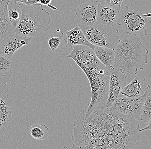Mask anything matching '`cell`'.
Here are the masks:
<instances>
[{
    "label": "cell",
    "instance_id": "1",
    "mask_svg": "<svg viewBox=\"0 0 151 149\" xmlns=\"http://www.w3.org/2000/svg\"><path fill=\"white\" fill-rule=\"evenodd\" d=\"M71 149H133L139 138V121L103 107L73 123Z\"/></svg>",
    "mask_w": 151,
    "mask_h": 149
},
{
    "label": "cell",
    "instance_id": "2",
    "mask_svg": "<svg viewBox=\"0 0 151 149\" xmlns=\"http://www.w3.org/2000/svg\"><path fill=\"white\" fill-rule=\"evenodd\" d=\"M68 58H72L85 73L89 81L91 99L85 106V115L88 116L95 110L103 108L108 97L111 68L103 65L98 59L94 50L87 46H73Z\"/></svg>",
    "mask_w": 151,
    "mask_h": 149
},
{
    "label": "cell",
    "instance_id": "3",
    "mask_svg": "<svg viewBox=\"0 0 151 149\" xmlns=\"http://www.w3.org/2000/svg\"><path fill=\"white\" fill-rule=\"evenodd\" d=\"M115 52L114 67L131 75H136L138 70H143L148 64L149 50L135 35L126 33L114 48Z\"/></svg>",
    "mask_w": 151,
    "mask_h": 149
},
{
    "label": "cell",
    "instance_id": "4",
    "mask_svg": "<svg viewBox=\"0 0 151 149\" xmlns=\"http://www.w3.org/2000/svg\"><path fill=\"white\" fill-rule=\"evenodd\" d=\"M19 3L22 14L15 34L27 37H37L50 29V13L40 4L28 5Z\"/></svg>",
    "mask_w": 151,
    "mask_h": 149
},
{
    "label": "cell",
    "instance_id": "5",
    "mask_svg": "<svg viewBox=\"0 0 151 149\" xmlns=\"http://www.w3.org/2000/svg\"><path fill=\"white\" fill-rule=\"evenodd\" d=\"M151 17L150 13L147 11L131 10L124 5L119 10L117 24L122 27L125 33L146 36V29L150 25Z\"/></svg>",
    "mask_w": 151,
    "mask_h": 149
},
{
    "label": "cell",
    "instance_id": "6",
    "mask_svg": "<svg viewBox=\"0 0 151 149\" xmlns=\"http://www.w3.org/2000/svg\"><path fill=\"white\" fill-rule=\"evenodd\" d=\"M88 41L94 46L114 49L120 41L116 26L96 22L91 26H79Z\"/></svg>",
    "mask_w": 151,
    "mask_h": 149
},
{
    "label": "cell",
    "instance_id": "7",
    "mask_svg": "<svg viewBox=\"0 0 151 149\" xmlns=\"http://www.w3.org/2000/svg\"><path fill=\"white\" fill-rule=\"evenodd\" d=\"M150 91L151 87L149 85L142 96L135 98L119 97L108 109L115 113L140 121L142 105Z\"/></svg>",
    "mask_w": 151,
    "mask_h": 149
},
{
    "label": "cell",
    "instance_id": "8",
    "mask_svg": "<svg viewBox=\"0 0 151 149\" xmlns=\"http://www.w3.org/2000/svg\"><path fill=\"white\" fill-rule=\"evenodd\" d=\"M111 68L107 99L104 107L108 109L119 96L122 89L127 83L126 73L114 67Z\"/></svg>",
    "mask_w": 151,
    "mask_h": 149
},
{
    "label": "cell",
    "instance_id": "9",
    "mask_svg": "<svg viewBox=\"0 0 151 149\" xmlns=\"http://www.w3.org/2000/svg\"><path fill=\"white\" fill-rule=\"evenodd\" d=\"M98 4L97 1L89 0L76 8L79 26H91L96 23Z\"/></svg>",
    "mask_w": 151,
    "mask_h": 149
},
{
    "label": "cell",
    "instance_id": "10",
    "mask_svg": "<svg viewBox=\"0 0 151 149\" xmlns=\"http://www.w3.org/2000/svg\"><path fill=\"white\" fill-rule=\"evenodd\" d=\"M12 101L4 90L0 91V138H3L8 131L12 119L14 110Z\"/></svg>",
    "mask_w": 151,
    "mask_h": 149
},
{
    "label": "cell",
    "instance_id": "11",
    "mask_svg": "<svg viewBox=\"0 0 151 149\" xmlns=\"http://www.w3.org/2000/svg\"><path fill=\"white\" fill-rule=\"evenodd\" d=\"M32 38L16 34L11 35L0 43V55L11 58L17 50L24 46L28 45Z\"/></svg>",
    "mask_w": 151,
    "mask_h": 149
},
{
    "label": "cell",
    "instance_id": "12",
    "mask_svg": "<svg viewBox=\"0 0 151 149\" xmlns=\"http://www.w3.org/2000/svg\"><path fill=\"white\" fill-rule=\"evenodd\" d=\"M134 79L122 89L119 97L135 98L142 96L147 89L148 84L142 74L137 73Z\"/></svg>",
    "mask_w": 151,
    "mask_h": 149
},
{
    "label": "cell",
    "instance_id": "13",
    "mask_svg": "<svg viewBox=\"0 0 151 149\" xmlns=\"http://www.w3.org/2000/svg\"><path fill=\"white\" fill-rule=\"evenodd\" d=\"M11 0H0V43L6 38L15 34L9 22L7 6Z\"/></svg>",
    "mask_w": 151,
    "mask_h": 149
},
{
    "label": "cell",
    "instance_id": "14",
    "mask_svg": "<svg viewBox=\"0 0 151 149\" xmlns=\"http://www.w3.org/2000/svg\"><path fill=\"white\" fill-rule=\"evenodd\" d=\"M118 13L119 10L98 3L96 22L115 27L117 24Z\"/></svg>",
    "mask_w": 151,
    "mask_h": 149
},
{
    "label": "cell",
    "instance_id": "15",
    "mask_svg": "<svg viewBox=\"0 0 151 149\" xmlns=\"http://www.w3.org/2000/svg\"><path fill=\"white\" fill-rule=\"evenodd\" d=\"M67 35V47L72 48L76 45H82L87 46L94 50L95 46L88 40L79 26L65 32Z\"/></svg>",
    "mask_w": 151,
    "mask_h": 149
},
{
    "label": "cell",
    "instance_id": "16",
    "mask_svg": "<svg viewBox=\"0 0 151 149\" xmlns=\"http://www.w3.org/2000/svg\"><path fill=\"white\" fill-rule=\"evenodd\" d=\"M47 42L51 52L61 53L68 48L67 40L64 37V33L59 30L48 35Z\"/></svg>",
    "mask_w": 151,
    "mask_h": 149
},
{
    "label": "cell",
    "instance_id": "17",
    "mask_svg": "<svg viewBox=\"0 0 151 149\" xmlns=\"http://www.w3.org/2000/svg\"><path fill=\"white\" fill-rule=\"evenodd\" d=\"M94 51L97 58L105 66L109 67L114 66L115 57L114 49L95 46Z\"/></svg>",
    "mask_w": 151,
    "mask_h": 149
},
{
    "label": "cell",
    "instance_id": "18",
    "mask_svg": "<svg viewBox=\"0 0 151 149\" xmlns=\"http://www.w3.org/2000/svg\"><path fill=\"white\" fill-rule=\"evenodd\" d=\"M9 22L14 29L17 27L21 17L22 11L19 3L11 2L7 6Z\"/></svg>",
    "mask_w": 151,
    "mask_h": 149
},
{
    "label": "cell",
    "instance_id": "19",
    "mask_svg": "<svg viewBox=\"0 0 151 149\" xmlns=\"http://www.w3.org/2000/svg\"><path fill=\"white\" fill-rule=\"evenodd\" d=\"M30 133L33 138L37 140H45L49 135V129L45 125L33 124L30 129Z\"/></svg>",
    "mask_w": 151,
    "mask_h": 149
},
{
    "label": "cell",
    "instance_id": "20",
    "mask_svg": "<svg viewBox=\"0 0 151 149\" xmlns=\"http://www.w3.org/2000/svg\"><path fill=\"white\" fill-rule=\"evenodd\" d=\"M13 65L9 58L0 55V77L12 75Z\"/></svg>",
    "mask_w": 151,
    "mask_h": 149
},
{
    "label": "cell",
    "instance_id": "21",
    "mask_svg": "<svg viewBox=\"0 0 151 149\" xmlns=\"http://www.w3.org/2000/svg\"><path fill=\"white\" fill-rule=\"evenodd\" d=\"M151 93L146 97L142 108L140 120L148 123L151 120Z\"/></svg>",
    "mask_w": 151,
    "mask_h": 149
},
{
    "label": "cell",
    "instance_id": "22",
    "mask_svg": "<svg viewBox=\"0 0 151 149\" xmlns=\"http://www.w3.org/2000/svg\"><path fill=\"white\" fill-rule=\"evenodd\" d=\"M123 1V0H97V1L102 5L119 10L121 7Z\"/></svg>",
    "mask_w": 151,
    "mask_h": 149
},
{
    "label": "cell",
    "instance_id": "23",
    "mask_svg": "<svg viewBox=\"0 0 151 149\" xmlns=\"http://www.w3.org/2000/svg\"><path fill=\"white\" fill-rule=\"evenodd\" d=\"M11 2L20 3L25 5H31L40 3L39 0H11Z\"/></svg>",
    "mask_w": 151,
    "mask_h": 149
},
{
    "label": "cell",
    "instance_id": "24",
    "mask_svg": "<svg viewBox=\"0 0 151 149\" xmlns=\"http://www.w3.org/2000/svg\"><path fill=\"white\" fill-rule=\"evenodd\" d=\"M40 3L42 5L47 6L48 7L50 8L52 10H56L57 8L51 5V3L52 2V0H39Z\"/></svg>",
    "mask_w": 151,
    "mask_h": 149
},
{
    "label": "cell",
    "instance_id": "25",
    "mask_svg": "<svg viewBox=\"0 0 151 149\" xmlns=\"http://www.w3.org/2000/svg\"><path fill=\"white\" fill-rule=\"evenodd\" d=\"M151 120L148 123V125L146 126L145 128H142L141 130H139V132H142V131H145L147 130H151Z\"/></svg>",
    "mask_w": 151,
    "mask_h": 149
}]
</instances>
